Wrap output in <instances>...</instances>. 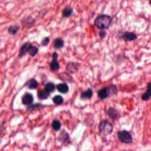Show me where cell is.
Segmentation results:
<instances>
[{"mask_svg": "<svg viewBox=\"0 0 151 151\" xmlns=\"http://www.w3.org/2000/svg\"><path fill=\"white\" fill-rule=\"evenodd\" d=\"M112 21L113 19L111 16L107 14H101L95 18L94 25L98 29L104 30L110 28Z\"/></svg>", "mask_w": 151, "mask_h": 151, "instance_id": "6da1fadb", "label": "cell"}, {"mask_svg": "<svg viewBox=\"0 0 151 151\" xmlns=\"http://www.w3.org/2000/svg\"><path fill=\"white\" fill-rule=\"evenodd\" d=\"M117 91L118 90L116 85L110 84L107 87L99 89L97 91V94L99 99L101 100H103L113 95L117 94Z\"/></svg>", "mask_w": 151, "mask_h": 151, "instance_id": "7a4b0ae2", "label": "cell"}, {"mask_svg": "<svg viewBox=\"0 0 151 151\" xmlns=\"http://www.w3.org/2000/svg\"><path fill=\"white\" fill-rule=\"evenodd\" d=\"M98 129L100 133L105 135H108L112 133L113 130V126L112 123L109 120L106 119H103L100 122Z\"/></svg>", "mask_w": 151, "mask_h": 151, "instance_id": "3957f363", "label": "cell"}, {"mask_svg": "<svg viewBox=\"0 0 151 151\" xmlns=\"http://www.w3.org/2000/svg\"><path fill=\"white\" fill-rule=\"evenodd\" d=\"M117 138L122 143L130 144L133 143V137L130 133L126 130L118 131L117 133Z\"/></svg>", "mask_w": 151, "mask_h": 151, "instance_id": "277c9868", "label": "cell"}, {"mask_svg": "<svg viewBox=\"0 0 151 151\" xmlns=\"http://www.w3.org/2000/svg\"><path fill=\"white\" fill-rule=\"evenodd\" d=\"M119 37L125 42L133 41L137 38V35L132 32L129 31H122L119 33Z\"/></svg>", "mask_w": 151, "mask_h": 151, "instance_id": "5b68a950", "label": "cell"}, {"mask_svg": "<svg viewBox=\"0 0 151 151\" xmlns=\"http://www.w3.org/2000/svg\"><path fill=\"white\" fill-rule=\"evenodd\" d=\"M35 19L31 15H26L21 20V24L22 28H26L27 29L32 27L35 22Z\"/></svg>", "mask_w": 151, "mask_h": 151, "instance_id": "8992f818", "label": "cell"}, {"mask_svg": "<svg viewBox=\"0 0 151 151\" xmlns=\"http://www.w3.org/2000/svg\"><path fill=\"white\" fill-rule=\"evenodd\" d=\"M58 54L56 51H54L52 55V61L50 63V69L51 71H57L60 68V65L58 62Z\"/></svg>", "mask_w": 151, "mask_h": 151, "instance_id": "52a82bcc", "label": "cell"}, {"mask_svg": "<svg viewBox=\"0 0 151 151\" xmlns=\"http://www.w3.org/2000/svg\"><path fill=\"white\" fill-rule=\"evenodd\" d=\"M57 140L62 144H69L71 142L69 133L64 129L62 130L57 137Z\"/></svg>", "mask_w": 151, "mask_h": 151, "instance_id": "ba28073f", "label": "cell"}, {"mask_svg": "<svg viewBox=\"0 0 151 151\" xmlns=\"http://www.w3.org/2000/svg\"><path fill=\"white\" fill-rule=\"evenodd\" d=\"M21 101L23 105L29 106L33 104L34 96L31 93L26 92L22 95L21 97Z\"/></svg>", "mask_w": 151, "mask_h": 151, "instance_id": "9c48e42d", "label": "cell"}, {"mask_svg": "<svg viewBox=\"0 0 151 151\" xmlns=\"http://www.w3.org/2000/svg\"><path fill=\"white\" fill-rule=\"evenodd\" d=\"M107 115L113 120H117L120 117V113L119 111L113 107H110L106 110Z\"/></svg>", "mask_w": 151, "mask_h": 151, "instance_id": "30bf717a", "label": "cell"}, {"mask_svg": "<svg viewBox=\"0 0 151 151\" xmlns=\"http://www.w3.org/2000/svg\"><path fill=\"white\" fill-rule=\"evenodd\" d=\"M80 65V64L77 62L70 61L66 65V70L70 73L74 74L78 71Z\"/></svg>", "mask_w": 151, "mask_h": 151, "instance_id": "8fae6325", "label": "cell"}, {"mask_svg": "<svg viewBox=\"0 0 151 151\" xmlns=\"http://www.w3.org/2000/svg\"><path fill=\"white\" fill-rule=\"evenodd\" d=\"M32 45V43L29 42H24L20 47L19 50V54H18V56L20 58L23 57L25 55H26L27 54H28V50L30 48V47Z\"/></svg>", "mask_w": 151, "mask_h": 151, "instance_id": "7c38bea8", "label": "cell"}, {"mask_svg": "<svg viewBox=\"0 0 151 151\" xmlns=\"http://www.w3.org/2000/svg\"><path fill=\"white\" fill-rule=\"evenodd\" d=\"M56 88L58 92L62 94H66L69 91V86L66 83L57 84L56 85Z\"/></svg>", "mask_w": 151, "mask_h": 151, "instance_id": "4fadbf2b", "label": "cell"}, {"mask_svg": "<svg viewBox=\"0 0 151 151\" xmlns=\"http://www.w3.org/2000/svg\"><path fill=\"white\" fill-rule=\"evenodd\" d=\"M38 85H39L38 81L36 79L33 78L29 79L25 84V86L27 87L28 88L31 90L36 89L38 87Z\"/></svg>", "mask_w": 151, "mask_h": 151, "instance_id": "5bb4252c", "label": "cell"}, {"mask_svg": "<svg viewBox=\"0 0 151 151\" xmlns=\"http://www.w3.org/2000/svg\"><path fill=\"white\" fill-rule=\"evenodd\" d=\"M151 97V82L147 84L146 91L142 95L141 99L143 101H148Z\"/></svg>", "mask_w": 151, "mask_h": 151, "instance_id": "9a60e30c", "label": "cell"}, {"mask_svg": "<svg viewBox=\"0 0 151 151\" xmlns=\"http://www.w3.org/2000/svg\"><path fill=\"white\" fill-rule=\"evenodd\" d=\"M45 107L44 105L42 104L41 103H35V104H32L31 105L27 106V111L28 112H33L34 111L42 109Z\"/></svg>", "mask_w": 151, "mask_h": 151, "instance_id": "2e32d148", "label": "cell"}, {"mask_svg": "<svg viewBox=\"0 0 151 151\" xmlns=\"http://www.w3.org/2000/svg\"><path fill=\"white\" fill-rule=\"evenodd\" d=\"M58 77L63 81L68 82V83H73L74 82V78L71 76H70L67 72H63L58 75Z\"/></svg>", "mask_w": 151, "mask_h": 151, "instance_id": "e0dca14e", "label": "cell"}, {"mask_svg": "<svg viewBox=\"0 0 151 151\" xmlns=\"http://www.w3.org/2000/svg\"><path fill=\"white\" fill-rule=\"evenodd\" d=\"M53 46L56 49H61L64 46V41L61 37H57L53 41Z\"/></svg>", "mask_w": 151, "mask_h": 151, "instance_id": "ac0fdd59", "label": "cell"}, {"mask_svg": "<svg viewBox=\"0 0 151 151\" xmlns=\"http://www.w3.org/2000/svg\"><path fill=\"white\" fill-rule=\"evenodd\" d=\"M93 94L91 88H88L86 90L83 91L80 94V98L81 99H91Z\"/></svg>", "mask_w": 151, "mask_h": 151, "instance_id": "d6986e66", "label": "cell"}, {"mask_svg": "<svg viewBox=\"0 0 151 151\" xmlns=\"http://www.w3.org/2000/svg\"><path fill=\"white\" fill-rule=\"evenodd\" d=\"M50 95V93L46 91L45 89H42L37 92V97L41 100H47Z\"/></svg>", "mask_w": 151, "mask_h": 151, "instance_id": "ffe728a7", "label": "cell"}, {"mask_svg": "<svg viewBox=\"0 0 151 151\" xmlns=\"http://www.w3.org/2000/svg\"><path fill=\"white\" fill-rule=\"evenodd\" d=\"M73 8L72 6L68 5L65 6L62 11V16L64 18H68L72 15L73 12Z\"/></svg>", "mask_w": 151, "mask_h": 151, "instance_id": "44dd1931", "label": "cell"}, {"mask_svg": "<svg viewBox=\"0 0 151 151\" xmlns=\"http://www.w3.org/2000/svg\"><path fill=\"white\" fill-rule=\"evenodd\" d=\"M20 29V26L18 25H12L8 28V32L10 35H15L17 34Z\"/></svg>", "mask_w": 151, "mask_h": 151, "instance_id": "7402d4cb", "label": "cell"}, {"mask_svg": "<svg viewBox=\"0 0 151 151\" xmlns=\"http://www.w3.org/2000/svg\"><path fill=\"white\" fill-rule=\"evenodd\" d=\"M51 127L54 131L58 132L61 129V123L59 120L54 119L51 123Z\"/></svg>", "mask_w": 151, "mask_h": 151, "instance_id": "603a6c76", "label": "cell"}, {"mask_svg": "<svg viewBox=\"0 0 151 151\" xmlns=\"http://www.w3.org/2000/svg\"><path fill=\"white\" fill-rule=\"evenodd\" d=\"M44 89L48 93H52L56 88V86L52 82H48L44 85Z\"/></svg>", "mask_w": 151, "mask_h": 151, "instance_id": "cb8c5ba5", "label": "cell"}, {"mask_svg": "<svg viewBox=\"0 0 151 151\" xmlns=\"http://www.w3.org/2000/svg\"><path fill=\"white\" fill-rule=\"evenodd\" d=\"M52 100L54 104H55L56 106H60L63 103L64 98L60 95H56L52 97Z\"/></svg>", "mask_w": 151, "mask_h": 151, "instance_id": "d4e9b609", "label": "cell"}, {"mask_svg": "<svg viewBox=\"0 0 151 151\" xmlns=\"http://www.w3.org/2000/svg\"><path fill=\"white\" fill-rule=\"evenodd\" d=\"M38 52V48L36 47V46H34L33 45H32L29 50H28V54L31 56V57H34L35 56Z\"/></svg>", "mask_w": 151, "mask_h": 151, "instance_id": "484cf974", "label": "cell"}, {"mask_svg": "<svg viewBox=\"0 0 151 151\" xmlns=\"http://www.w3.org/2000/svg\"><path fill=\"white\" fill-rule=\"evenodd\" d=\"M50 42V38L48 37H44L41 41V45L43 47L47 46Z\"/></svg>", "mask_w": 151, "mask_h": 151, "instance_id": "4316f807", "label": "cell"}, {"mask_svg": "<svg viewBox=\"0 0 151 151\" xmlns=\"http://www.w3.org/2000/svg\"><path fill=\"white\" fill-rule=\"evenodd\" d=\"M99 35L101 38H104L106 36V32L104 30H101L99 32Z\"/></svg>", "mask_w": 151, "mask_h": 151, "instance_id": "83f0119b", "label": "cell"}, {"mask_svg": "<svg viewBox=\"0 0 151 151\" xmlns=\"http://www.w3.org/2000/svg\"><path fill=\"white\" fill-rule=\"evenodd\" d=\"M4 123H3V122L0 123V135L1 134V133L4 130Z\"/></svg>", "mask_w": 151, "mask_h": 151, "instance_id": "f1b7e54d", "label": "cell"}, {"mask_svg": "<svg viewBox=\"0 0 151 151\" xmlns=\"http://www.w3.org/2000/svg\"><path fill=\"white\" fill-rule=\"evenodd\" d=\"M149 4H150V6H151V0L149 1Z\"/></svg>", "mask_w": 151, "mask_h": 151, "instance_id": "f546056e", "label": "cell"}]
</instances>
